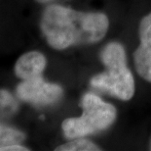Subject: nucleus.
<instances>
[{
  "label": "nucleus",
  "mask_w": 151,
  "mask_h": 151,
  "mask_svg": "<svg viewBox=\"0 0 151 151\" xmlns=\"http://www.w3.org/2000/svg\"><path fill=\"white\" fill-rule=\"evenodd\" d=\"M108 28L109 20L104 13L77 11L58 4L47 6L40 20L41 33L56 50L99 42Z\"/></svg>",
  "instance_id": "1"
},
{
  "label": "nucleus",
  "mask_w": 151,
  "mask_h": 151,
  "mask_svg": "<svg viewBox=\"0 0 151 151\" xmlns=\"http://www.w3.org/2000/svg\"><path fill=\"white\" fill-rule=\"evenodd\" d=\"M139 35L140 43L134 53V67L140 78L151 82V13L141 19Z\"/></svg>",
  "instance_id": "5"
},
{
  "label": "nucleus",
  "mask_w": 151,
  "mask_h": 151,
  "mask_svg": "<svg viewBox=\"0 0 151 151\" xmlns=\"http://www.w3.org/2000/svg\"><path fill=\"white\" fill-rule=\"evenodd\" d=\"M80 106L83 110L81 116L67 118L62 124L63 136L67 139L101 133L110 128L116 120V108L93 92L83 94Z\"/></svg>",
  "instance_id": "3"
},
{
  "label": "nucleus",
  "mask_w": 151,
  "mask_h": 151,
  "mask_svg": "<svg viewBox=\"0 0 151 151\" xmlns=\"http://www.w3.org/2000/svg\"><path fill=\"white\" fill-rule=\"evenodd\" d=\"M25 134L22 131L0 123V149L11 144H22Z\"/></svg>",
  "instance_id": "7"
},
{
  "label": "nucleus",
  "mask_w": 151,
  "mask_h": 151,
  "mask_svg": "<svg viewBox=\"0 0 151 151\" xmlns=\"http://www.w3.org/2000/svg\"><path fill=\"white\" fill-rule=\"evenodd\" d=\"M16 94L20 100L34 106H48L59 102L63 96L60 85L48 82L42 76L22 80L16 88Z\"/></svg>",
  "instance_id": "4"
},
{
  "label": "nucleus",
  "mask_w": 151,
  "mask_h": 151,
  "mask_svg": "<svg viewBox=\"0 0 151 151\" xmlns=\"http://www.w3.org/2000/svg\"><path fill=\"white\" fill-rule=\"evenodd\" d=\"M29 148L25 147L22 144H11V145L2 147L0 151H28Z\"/></svg>",
  "instance_id": "10"
},
{
  "label": "nucleus",
  "mask_w": 151,
  "mask_h": 151,
  "mask_svg": "<svg viewBox=\"0 0 151 151\" xmlns=\"http://www.w3.org/2000/svg\"><path fill=\"white\" fill-rule=\"evenodd\" d=\"M149 149L151 150V139H150V143H149Z\"/></svg>",
  "instance_id": "12"
},
{
  "label": "nucleus",
  "mask_w": 151,
  "mask_h": 151,
  "mask_svg": "<svg viewBox=\"0 0 151 151\" xmlns=\"http://www.w3.org/2000/svg\"><path fill=\"white\" fill-rule=\"evenodd\" d=\"M19 104L13 95L6 89H0V112L12 115L18 111Z\"/></svg>",
  "instance_id": "9"
},
{
  "label": "nucleus",
  "mask_w": 151,
  "mask_h": 151,
  "mask_svg": "<svg viewBox=\"0 0 151 151\" xmlns=\"http://www.w3.org/2000/svg\"><path fill=\"white\" fill-rule=\"evenodd\" d=\"M47 65V59L39 51H29L17 60L15 64V74L19 79L28 80L42 76Z\"/></svg>",
  "instance_id": "6"
},
{
  "label": "nucleus",
  "mask_w": 151,
  "mask_h": 151,
  "mask_svg": "<svg viewBox=\"0 0 151 151\" xmlns=\"http://www.w3.org/2000/svg\"><path fill=\"white\" fill-rule=\"evenodd\" d=\"M37 1L38 3H41V4H45V3H49V2H52L54 0H35Z\"/></svg>",
  "instance_id": "11"
},
{
  "label": "nucleus",
  "mask_w": 151,
  "mask_h": 151,
  "mask_svg": "<svg viewBox=\"0 0 151 151\" xmlns=\"http://www.w3.org/2000/svg\"><path fill=\"white\" fill-rule=\"evenodd\" d=\"M56 151H99L101 148L93 141L85 137H77L70 139L68 142L58 146Z\"/></svg>",
  "instance_id": "8"
},
{
  "label": "nucleus",
  "mask_w": 151,
  "mask_h": 151,
  "mask_svg": "<svg viewBox=\"0 0 151 151\" xmlns=\"http://www.w3.org/2000/svg\"><path fill=\"white\" fill-rule=\"evenodd\" d=\"M99 57L105 71L95 75L90 80L92 88L123 101L133 98L136 90L134 79L127 66L124 46L116 41L109 42L101 49Z\"/></svg>",
  "instance_id": "2"
}]
</instances>
